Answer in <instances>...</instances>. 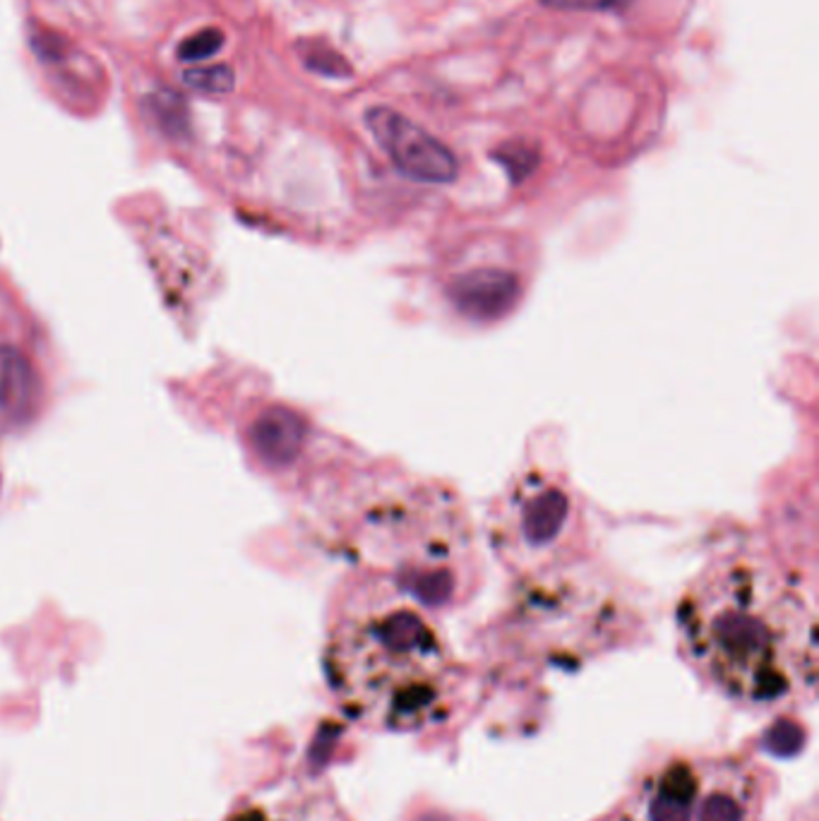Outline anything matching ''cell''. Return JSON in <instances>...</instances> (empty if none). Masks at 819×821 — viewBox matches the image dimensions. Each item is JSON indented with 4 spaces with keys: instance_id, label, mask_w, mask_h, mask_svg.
Returning <instances> with one entry per match:
<instances>
[{
    "instance_id": "cell-1",
    "label": "cell",
    "mask_w": 819,
    "mask_h": 821,
    "mask_svg": "<svg viewBox=\"0 0 819 821\" xmlns=\"http://www.w3.org/2000/svg\"><path fill=\"white\" fill-rule=\"evenodd\" d=\"M817 618L808 589L755 558L714 565L678 606L685 659L733 704L781 712L815 699Z\"/></svg>"
},
{
    "instance_id": "cell-2",
    "label": "cell",
    "mask_w": 819,
    "mask_h": 821,
    "mask_svg": "<svg viewBox=\"0 0 819 821\" xmlns=\"http://www.w3.org/2000/svg\"><path fill=\"white\" fill-rule=\"evenodd\" d=\"M327 675L346 714L392 733L445 720L460 685L445 636L423 610L401 601L349 612L329 639Z\"/></svg>"
},
{
    "instance_id": "cell-3",
    "label": "cell",
    "mask_w": 819,
    "mask_h": 821,
    "mask_svg": "<svg viewBox=\"0 0 819 821\" xmlns=\"http://www.w3.org/2000/svg\"><path fill=\"white\" fill-rule=\"evenodd\" d=\"M769 792V776L755 759L685 751L637 778L616 821H759Z\"/></svg>"
},
{
    "instance_id": "cell-4",
    "label": "cell",
    "mask_w": 819,
    "mask_h": 821,
    "mask_svg": "<svg viewBox=\"0 0 819 821\" xmlns=\"http://www.w3.org/2000/svg\"><path fill=\"white\" fill-rule=\"evenodd\" d=\"M570 495L550 478L529 476L512 491L500 528L515 555H544L565 534L570 522Z\"/></svg>"
},
{
    "instance_id": "cell-5",
    "label": "cell",
    "mask_w": 819,
    "mask_h": 821,
    "mask_svg": "<svg viewBox=\"0 0 819 821\" xmlns=\"http://www.w3.org/2000/svg\"><path fill=\"white\" fill-rule=\"evenodd\" d=\"M366 125L378 145L407 176L426 180V183H448L456 176V159L452 151L407 116L380 106L368 110Z\"/></svg>"
},
{
    "instance_id": "cell-6",
    "label": "cell",
    "mask_w": 819,
    "mask_h": 821,
    "mask_svg": "<svg viewBox=\"0 0 819 821\" xmlns=\"http://www.w3.org/2000/svg\"><path fill=\"white\" fill-rule=\"evenodd\" d=\"M227 821H354L325 786H286L235 810Z\"/></svg>"
},
{
    "instance_id": "cell-7",
    "label": "cell",
    "mask_w": 819,
    "mask_h": 821,
    "mask_svg": "<svg viewBox=\"0 0 819 821\" xmlns=\"http://www.w3.org/2000/svg\"><path fill=\"white\" fill-rule=\"evenodd\" d=\"M305 428L296 413L286 409H270L260 415L250 430L255 452L265 459L267 464L282 466L294 459L303 444Z\"/></svg>"
},
{
    "instance_id": "cell-8",
    "label": "cell",
    "mask_w": 819,
    "mask_h": 821,
    "mask_svg": "<svg viewBox=\"0 0 819 821\" xmlns=\"http://www.w3.org/2000/svg\"><path fill=\"white\" fill-rule=\"evenodd\" d=\"M36 397V375L30 360L12 346L0 349V413L22 419Z\"/></svg>"
},
{
    "instance_id": "cell-9",
    "label": "cell",
    "mask_w": 819,
    "mask_h": 821,
    "mask_svg": "<svg viewBox=\"0 0 819 821\" xmlns=\"http://www.w3.org/2000/svg\"><path fill=\"white\" fill-rule=\"evenodd\" d=\"M147 110L155 118L159 130L169 137H186L190 130L188 106L183 96H178L171 90H159L147 96Z\"/></svg>"
},
{
    "instance_id": "cell-10",
    "label": "cell",
    "mask_w": 819,
    "mask_h": 821,
    "mask_svg": "<svg viewBox=\"0 0 819 821\" xmlns=\"http://www.w3.org/2000/svg\"><path fill=\"white\" fill-rule=\"evenodd\" d=\"M183 82L200 94L207 96H224L233 90L235 75L229 65H210V67H192L183 73Z\"/></svg>"
},
{
    "instance_id": "cell-11",
    "label": "cell",
    "mask_w": 819,
    "mask_h": 821,
    "mask_svg": "<svg viewBox=\"0 0 819 821\" xmlns=\"http://www.w3.org/2000/svg\"><path fill=\"white\" fill-rule=\"evenodd\" d=\"M224 41H227L224 32L214 30V27H207V30H200L192 36H188L186 41H180L178 59L188 61V63L207 61V59H212V55H217L221 51Z\"/></svg>"
},
{
    "instance_id": "cell-12",
    "label": "cell",
    "mask_w": 819,
    "mask_h": 821,
    "mask_svg": "<svg viewBox=\"0 0 819 821\" xmlns=\"http://www.w3.org/2000/svg\"><path fill=\"white\" fill-rule=\"evenodd\" d=\"M305 59V65L311 67V71L321 73V75H327V77H349L351 75V67L344 63L342 55L337 51H332L327 46H311V51L303 55Z\"/></svg>"
},
{
    "instance_id": "cell-13",
    "label": "cell",
    "mask_w": 819,
    "mask_h": 821,
    "mask_svg": "<svg viewBox=\"0 0 819 821\" xmlns=\"http://www.w3.org/2000/svg\"><path fill=\"white\" fill-rule=\"evenodd\" d=\"M553 10H577V12H616L624 10L632 0H540Z\"/></svg>"
}]
</instances>
